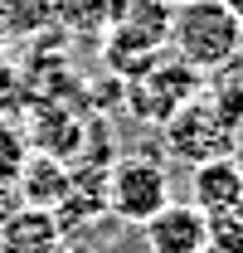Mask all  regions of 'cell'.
<instances>
[{
    "label": "cell",
    "mask_w": 243,
    "mask_h": 253,
    "mask_svg": "<svg viewBox=\"0 0 243 253\" xmlns=\"http://www.w3.org/2000/svg\"><path fill=\"white\" fill-rule=\"evenodd\" d=\"M20 205H25V200H20V190H15V175H10V170H0V224L10 219Z\"/></svg>",
    "instance_id": "15"
},
{
    "label": "cell",
    "mask_w": 243,
    "mask_h": 253,
    "mask_svg": "<svg viewBox=\"0 0 243 253\" xmlns=\"http://www.w3.org/2000/svg\"><path fill=\"white\" fill-rule=\"evenodd\" d=\"M204 253H243V249H224V244H209Z\"/></svg>",
    "instance_id": "18"
},
{
    "label": "cell",
    "mask_w": 243,
    "mask_h": 253,
    "mask_svg": "<svg viewBox=\"0 0 243 253\" xmlns=\"http://www.w3.org/2000/svg\"><path fill=\"white\" fill-rule=\"evenodd\" d=\"M63 249V224L54 210L20 205L0 224V253H59Z\"/></svg>",
    "instance_id": "7"
},
{
    "label": "cell",
    "mask_w": 243,
    "mask_h": 253,
    "mask_svg": "<svg viewBox=\"0 0 243 253\" xmlns=\"http://www.w3.org/2000/svg\"><path fill=\"white\" fill-rule=\"evenodd\" d=\"M204 219H209V244L243 249V200L224 205V210H214V214H204Z\"/></svg>",
    "instance_id": "12"
},
{
    "label": "cell",
    "mask_w": 243,
    "mask_h": 253,
    "mask_svg": "<svg viewBox=\"0 0 243 253\" xmlns=\"http://www.w3.org/2000/svg\"><path fill=\"white\" fill-rule=\"evenodd\" d=\"M200 93H204V73L165 49L146 73H136V78L122 83V107L146 126H165L190 97H200Z\"/></svg>",
    "instance_id": "2"
},
{
    "label": "cell",
    "mask_w": 243,
    "mask_h": 253,
    "mask_svg": "<svg viewBox=\"0 0 243 253\" xmlns=\"http://www.w3.org/2000/svg\"><path fill=\"white\" fill-rule=\"evenodd\" d=\"M224 5H229V10L239 15V25H243V0H224Z\"/></svg>",
    "instance_id": "17"
},
{
    "label": "cell",
    "mask_w": 243,
    "mask_h": 253,
    "mask_svg": "<svg viewBox=\"0 0 243 253\" xmlns=\"http://www.w3.org/2000/svg\"><path fill=\"white\" fill-rule=\"evenodd\" d=\"M112 0H54V25L78 39H102Z\"/></svg>",
    "instance_id": "11"
},
{
    "label": "cell",
    "mask_w": 243,
    "mask_h": 253,
    "mask_svg": "<svg viewBox=\"0 0 243 253\" xmlns=\"http://www.w3.org/2000/svg\"><path fill=\"white\" fill-rule=\"evenodd\" d=\"M5 39H39L54 30V0H0Z\"/></svg>",
    "instance_id": "10"
},
{
    "label": "cell",
    "mask_w": 243,
    "mask_h": 253,
    "mask_svg": "<svg viewBox=\"0 0 243 253\" xmlns=\"http://www.w3.org/2000/svg\"><path fill=\"white\" fill-rule=\"evenodd\" d=\"M234 200H243V166L234 156H209L200 166H190V205L195 210L214 214Z\"/></svg>",
    "instance_id": "9"
},
{
    "label": "cell",
    "mask_w": 243,
    "mask_h": 253,
    "mask_svg": "<svg viewBox=\"0 0 243 253\" xmlns=\"http://www.w3.org/2000/svg\"><path fill=\"white\" fill-rule=\"evenodd\" d=\"M170 205V170L161 156L131 151L107 166V214L122 224H146L156 210Z\"/></svg>",
    "instance_id": "3"
},
{
    "label": "cell",
    "mask_w": 243,
    "mask_h": 253,
    "mask_svg": "<svg viewBox=\"0 0 243 253\" xmlns=\"http://www.w3.org/2000/svg\"><path fill=\"white\" fill-rule=\"evenodd\" d=\"M161 136H165V151L190 161V166H200L209 156H229V146H234V126L224 122V112L204 93L190 97L180 112L161 126Z\"/></svg>",
    "instance_id": "5"
},
{
    "label": "cell",
    "mask_w": 243,
    "mask_h": 253,
    "mask_svg": "<svg viewBox=\"0 0 243 253\" xmlns=\"http://www.w3.org/2000/svg\"><path fill=\"white\" fill-rule=\"evenodd\" d=\"M170 10L165 0H112L107 30H102V49L112 54H165L170 49Z\"/></svg>",
    "instance_id": "4"
},
{
    "label": "cell",
    "mask_w": 243,
    "mask_h": 253,
    "mask_svg": "<svg viewBox=\"0 0 243 253\" xmlns=\"http://www.w3.org/2000/svg\"><path fill=\"white\" fill-rule=\"evenodd\" d=\"M146 234V253H204L209 249V219L195 205H165L141 224Z\"/></svg>",
    "instance_id": "6"
},
{
    "label": "cell",
    "mask_w": 243,
    "mask_h": 253,
    "mask_svg": "<svg viewBox=\"0 0 243 253\" xmlns=\"http://www.w3.org/2000/svg\"><path fill=\"white\" fill-rule=\"evenodd\" d=\"M165 5H180V0H165Z\"/></svg>",
    "instance_id": "20"
},
{
    "label": "cell",
    "mask_w": 243,
    "mask_h": 253,
    "mask_svg": "<svg viewBox=\"0 0 243 253\" xmlns=\"http://www.w3.org/2000/svg\"><path fill=\"white\" fill-rule=\"evenodd\" d=\"M25 73L15 68L10 59H0V117H15V112H25Z\"/></svg>",
    "instance_id": "14"
},
{
    "label": "cell",
    "mask_w": 243,
    "mask_h": 253,
    "mask_svg": "<svg viewBox=\"0 0 243 253\" xmlns=\"http://www.w3.org/2000/svg\"><path fill=\"white\" fill-rule=\"evenodd\" d=\"M30 151V136H25V126L15 122V117H0V170H20V161Z\"/></svg>",
    "instance_id": "13"
},
{
    "label": "cell",
    "mask_w": 243,
    "mask_h": 253,
    "mask_svg": "<svg viewBox=\"0 0 243 253\" xmlns=\"http://www.w3.org/2000/svg\"><path fill=\"white\" fill-rule=\"evenodd\" d=\"M68 175L73 166L63 156H49V151H25L20 170H15V190L25 205H39V210H59V200L68 195Z\"/></svg>",
    "instance_id": "8"
},
{
    "label": "cell",
    "mask_w": 243,
    "mask_h": 253,
    "mask_svg": "<svg viewBox=\"0 0 243 253\" xmlns=\"http://www.w3.org/2000/svg\"><path fill=\"white\" fill-rule=\"evenodd\" d=\"M229 156H234V161L243 166V117L234 122V146H229Z\"/></svg>",
    "instance_id": "16"
},
{
    "label": "cell",
    "mask_w": 243,
    "mask_h": 253,
    "mask_svg": "<svg viewBox=\"0 0 243 253\" xmlns=\"http://www.w3.org/2000/svg\"><path fill=\"white\" fill-rule=\"evenodd\" d=\"M5 49H10V39H5V30H0V59H5Z\"/></svg>",
    "instance_id": "19"
},
{
    "label": "cell",
    "mask_w": 243,
    "mask_h": 253,
    "mask_svg": "<svg viewBox=\"0 0 243 253\" xmlns=\"http://www.w3.org/2000/svg\"><path fill=\"white\" fill-rule=\"evenodd\" d=\"M243 44V25L224 0H180L170 10V54L200 73L229 63Z\"/></svg>",
    "instance_id": "1"
}]
</instances>
